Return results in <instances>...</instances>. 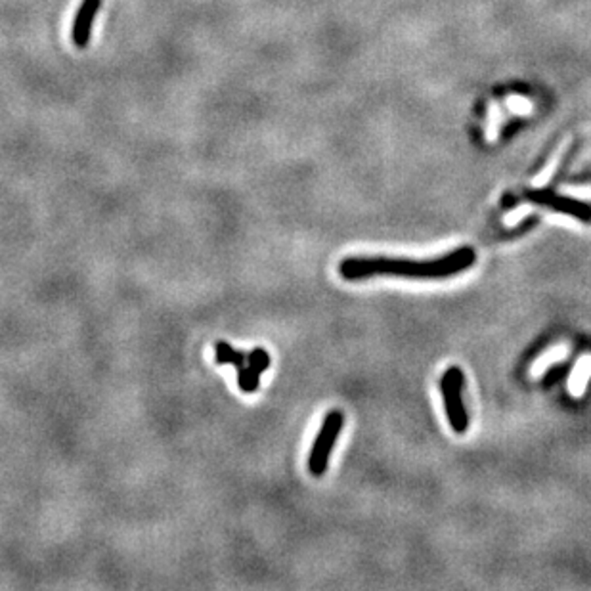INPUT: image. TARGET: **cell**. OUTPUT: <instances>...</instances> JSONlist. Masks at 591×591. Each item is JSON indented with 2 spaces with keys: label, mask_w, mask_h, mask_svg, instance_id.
<instances>
[{
  "label": "cell",
  "mask_w": 591,
  "mask_h": 591,
  "mask_svg": "<svg viewBox=\"0 0 591 591\" xmlns=\"http://www.w3.org/2000/svg\"><path fill=\"white\" fill-rule=\"evenodd\" d=\"M477 263V253L471 247H459L433 260H409L389 257H350L341 260L339 274L346 282H360L375 276L414 277V280H441L461 274Z\"/></svg>",
  "instance_id": "1"
},
{
  "label": "cell",
  "mask_w": 591,
  "mask_h": 591,
  "mask_svg": "<svg viewBox=\"0 0 591 591\" xmlns=\"http://www.w3.org/2000/svg\"><path fill=\"white\" fill-rule=\"evenodd\" d=\"M343 425H345V415L339 409H333L324 417V423H321L320 431L316 434L314 444H312L309 455V471L312 477H321L326 473L329 455H331L335 442H337L341 431H343Z\"/></svg>",
  "instance_id": "2"
},
{
  "label": "cell",
  "mask_w": 591,
  "mask_h": 591,
  "mask_svg": "<svg viewBox=\"0 0 591 591\" xmlns=\"http://www.w3.org/2000/svg\"><path fill=\"white\" fill-rule=\"evenodd\" d=\"M461 390H463V373L455 365L448 368L441 379V392L444 398L448 423L453 429V433L458 434H463L469 429V415H467Z\"/></svg>",
  "instance_id": "3"
},
{
  "label": "cell",
  "mask_w": 591,
  "mask_h": 591,
  "mask_svg": "<svg viewBox=\"0 0 591 591\" xmlns=\"http://www.w3.org/2000/svg\"><path fill=\"white\" fill-rule=\"evenodd\" d=\"M101 0H82L79 12H77L75 19H73V27H71V40L77 48H87L90 45V37H92V29H94V21L100 12Z\"/></svg>",
  "instance_id": "4"
},
{
  "label": "cell",
  "mask_w": 591,
  "mask_h": 591,
  "mask_svg": "<svg viewBox=\"0 0 591 591\" xmlns=\"http://www.w3.org/2000/svg\"><path fill=\"white\" fill-rule=\"evenodd\" d=\"M570 142H573L570 138H566L560 142L559 148L555 150V153L551 155V159H549V163L546 165V169L541 170L540 175L532 180V186H534V188H546L547 184L551 182V178H553V175L557 172V169H559L560 161H563V158H565V153L568 151V148H570Z\"/></svg>",
  "instance_id": "5"
},
{
  "label": "cell",
  "mask_w": 591,
  "mask_h": 591,
  "mask_svg": "<svg viewBox=\"0 0 591 591\" xmlns=\"http://www.w3.org/2000/svg\"><path fill=\"white\" fill-rule=\"evenodd\" d=\"M503 125H505L503 104H499L497 100L490 101V106H488V111H486V123H485V140H486V142H496Z\"/></svg>",
  "instance_id": "6"
},
{
  "label": "cell",
  "mask_w": 591,
  "mask_h": 591,
  "mask_svg": "<svg viewBox=\"0 0 591 591\" xmlns=\"http://www.w3.org/2000/svg\"><path fill=\"white\" fill-rule=\"evenodd\" d=\"M214 356H216V364L221 365H236V368H243L247 364V354L236 350L230 343L226 341H219L214 345Z\"/></svg>",
  "instance_id": "7"
},
{
  "label": "cell",
  "mask_w": 591,
  "mask_h": 591,
  "mask_svg": "<svg viewBox=\"0 0 591 591\" xmlns=\"http://www.w3.org/2000/svg\"><path fill=\"white\" fill-rule=\"evenodd\" d=\"M591 375V358L590 356H584V358L580 360L578 365L574 368L573 375H570V390H573V394H582L585 389V383H587V379H590Z\"/></svg>",
  "instance_id": "8"
},
{
  "label": "cell",
  "mask_w": 591,
  "mask_h": 591,
  "mask_svg": "<svg viewBox=\"0 0 591 591\" xmlns=\"http://www.w3.org/2000/svg\"><path fill=\"white\" fill-rule=\"evenodd\" d=\"M503 107L513 115H519V117H526V115L534 114V101L530 100L529 96L522 94H509L503 101Z\"/></svg>",
  "instance_id": "9"
},
{
  "label": "cell",
  "mask_w": 591,
  "mask_h": 591,
  "mask_svg": "<svg viewBox=\"0 0 591 591\" xmlns=\"http://www.w3.org/2000/svg\"><path fill=\"white\" fill-rule=\"evenodd\" d=\"M260 371L255 370L253 365L245 364L243 368H239L238 370V387L241 389V392H245V394H251V392H255V390L260 387Z\"/></svg>",
  "instance_id": "10"
},
{
  "label": "cell",
  "mask_w": 591,
  "mask_h": 591,
  "mask_svg": "<svg viewBox=\"0 0 591 591\" xmlns=\"http://www.w3.org/2000/svg\"><path fill=\"white\" fill-rule=\"evenodd\" d=\"M270 354L266 353L265 348H260V346L247 354V364L253 365V368L260 371V373H265V371L270 368Z\"/></svg>",
  "instance_id": "11"
},
{
  "label": "cell",
  "mask_w": 591,
  "mask_h": 591,
  "mask_svg": "<svg viewBox=\"0 0 591 591\" xmlns=\"http://www.w3.org/2000/svg\"><path fill=\"white\" fill-rule=\"evenodd\" d=\"M565 356V350L563 348H555V350H551V353L543 354L540 360H538V364L534 365V373H540V371H543L547 368V365H551L553 362H559L560 358Z\"/></svg>",
  "instance_id": "12"
},
{
  "label": "cell",
  "mask_w": 591,
  "mask_h": 591,
  "mask_svg": "<svg viewBox=\"0 0 591 591\" xmlns=\"http://www.w3.org/2000/svg\"><path fill=\"white\" fill-rule=\"evenodd\" d=\"M565 195H573V197H578V199H591V186H568L565 188Z\"/></svg>",
  "instance_id": "13"
}]
</instances>
